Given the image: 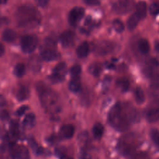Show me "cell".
Masks as SVG:
<instances>
[{
	"mask_svg": "<svg viewBox=\"0 0 159 159\" xmlns=\"http://www.w3.org/2000/svg\"><path fill=\"white\" fill-rule=\"evenodd\" d=\"M127 106H123L120 104H116L111 109L108 120L111 125L119 131L128 129L130 121L134 117V112H132Z\"/></svg>",
	"mask_w": 159,
	"mask_h": 159,
	"instance_id": "6da1fadb",
	"label": "cell"
},
{
	"mask_svg": "<svg viewBox=\"0 0 159 159\" xmlns=\"http://www.w3.org/2000/svg\"><path fill=\"white\" fill-rule=\"evenodd\" d=\"M6 103V100L4 96L0 94V107L4 106Z\"/></svg>",
	"mask_w": 159,
	"mask_h": 159,
	"instance_id": "8d00e7d4",
	"label": "cell"
},
{
	"mask_svg": "<svg viewBox=\"0 0 159 159\" xmlns=\"http://www.w3.org/2000/svg\"><path fill=\"white\" fill-rule=\"evenodd\" d=\"M29 109V107L26 105H23L22 106H20L17 111H16V115L17 116H21L22 115H23L26 111H27Z\"/></svg>",
	"mask_w": 159,
	"mask_h": 159,
	"instance_id": "1f68e13d",
	"label": "cell"
},
{
	"mask_svg": "<svg viewBox=\"0 0 159 159\" xmlns=\"http://www.w3.org/2000/svg\"><path fill=\"white\" fill-rule=\"evenodd\" d=\"M35 116L33 113H29L25 116L23 120V125L26 129H30L35 125Z\"/></svg>",
	"mask_w": 159,
	"mask_h": 159,
	"instance_id": "2e32d148",
	"label": "cell"
},
{
	"mask_svg": "<svg viewBox=\"0 0 159 159\" xmlns=\"http://www.w3.org/2000/svg\"><path fill=\"white\" fill-rule=\"evenodd\" d=\"M19 21L20 24H26L35 20L37 18L36 11L34 8L28 6H23L19 9Z\"/></svg>",
	"mask_w": 159,
	"mask_h": 159,
	"instance_id": "3957f363",
	"label": "cell"
},
{
	"mask_svg": "<svg viewBox=\"0 0 159 159\" xmlns=\"http://www.w3.org/2000/svg\"><path fill=\"white\" fill-rule=\"evenodd\" d=\"M139 50L143 54H147L150 50V45L147 39H142L138 42Z\"/></svg>",
	"mask_w": 159,
	"mask_h": 159,
	"instance_id": "ffe728a7",
	"label": "cell"
},
{
	"mask_svg": "<svg viewBox=\"0 0 159 159\" xmlns=\"http://www.w3.org/2000/svg\"><path fill=\"white\" fill-rule=\"evenodd\" d=\"M117 87L122 91H126L129 89L130 86L129 81L125 78H121L116 81Z\"/></svg>",
	"mask_w": 159,
	"mask_h": 159,
	"instance_id": "7402d4cb",
	"label": "cell"
},
{
	"mask_svg": "<svg viewBox=\"0 0 159 159\" xmlns=\"http://www.w3.org/2000/svg\"><path fill=\"white\" fill-rule=\"evenodd\" d=\"M81 72V66L79 65H75L71 68L70 73L73 77L79 76Z\"/></svg>",
	"mask_w": 159,
	"mask_h": 159,
	"instance_id": "f1b7e54d",
	"label": "cell"
},
{
	"mask_svg": "<svg viewBox=\"0 0 159 159\" xmlns=\"http://www.w3.org/2000/svg\"><path fill=\"white\" fill-rule=\"evenodd\" d=\"M45 42H46V45L48 46H50V47H54L55 45V43L53 42V40L51 39H47L45 40Z\"/></svg>",
	"mask_w": 159,
	"mask_h": 159,
	"instance_id": "e575fe53",
	"label": "cell"
},
{
	"mask_svg": "<svg viewBox=\"0 0 159 159\" xmlns=\"http://www.w3.org/2000/svg\"><path fill=\"white\" fill-rule=\"evenodd\" d=\"M155 50H156L157 52H159V42H158V41H156V42H155Z\"/></svg>",
	"mask_w": 159,
	"mask_h": 159,
	"instance_id": "ab89813d",
	"label": "cell"
},
{
	"mask_svg": "<svg viewBox=\"0 0 159 159\" xmlns=\"http://www.w3.org/2000/svg\"><path fill=\"white\" fill-rule=\"evenodd\" d=\"M28 142L32 149L34 151V152H35L37 154H41L42 153V148L38 146L37 142H35L34 138L30 137L28 140Z\"/></svg>",
	"mask_w": 159,
	"mask_h": 159,
	"instance_id": "484cf974",
	"label": "cell"
},
{
	"mask_svg": "<svg viewBox=\"0 0 159 159\" xmlns=\"http://www.w3.org/2000/svg\"><path fill=\"white\" fill-rule=\"evenodd\" d=\"M30 91L27 87L25 86H22L18 89L16 94V98L20 101H24L29 97Z\"/></svg>",
	"mask_w": 159,
	"mask_h": 159,
	"instance_id": "9a60e30c",
	"label": "cell"
},
{
	"mask_svg": "<svg viewBox=\"0 0 159 159\" xmlns=\"http://www.w3.org/2000/svg\"><path fill=\"white\" fill-rule=\"evenodd\" d=\"M60 39L62 45L65 47H68L73 42L74 35L72 32L66 30L61 34Z\"/></svg>",
	"mask_w": 159,
	"mask_h": 159,
	"instance_id": "30bf717a",
	"label": "cell"
},
{
	"mask_svg": "<svg viewBox=\"0 0 159 159\" xmlns=\"http://www.w3.org/2000/svg\"><path fill=\"white\" fill-rule=\"evenodd\" d=\"M147 119L150 122H155L159 120V101L154 102L148 109Z\"/></svg>",
	"mask_w": 159,
	"mask_h": 159,
	"instance_id": "9c48e42d",
	"label": "cell"
},
{
	"mask_svg": "<svg viewBox=\"0 0 159 159\" xmlns=\"http://www.w3.org/2000/svg\"><path fill=\"white\" fill-rule=\"evenodd\" d=\"M134 6V0H120L114 4L112 9L116 13L125 14L130 12Z\"/></svg>",
	"mask_w": 159,
	"mask_h": 159,
	"instance_id": "8992f818",
	"label": "cell"
},
{
	"mask_svg": "<svg viewBox=\"0 0 159 159\" xmlns=\"http://www.w3.org/2000/svg\"><path fill=\"white\" fill-rule=\"evenodd\" d=\"M104 132V127L101 123H96L93 127V134L95 138L100 139Z\"/></svg>",
	"mask_w": 159,
	"mask_h": 159,
	"instance_id": "44dd1931",
	"label": "cell"
},
{
	"mask_svg": "<svg viewBox=\"0 0 159 159\" xmlns=\"http://www.w3.org/2000/svg\"><path fill=\"white\" fill-rule=\"evenodd\" d=\"M84 10L81 7H75L72 9L68 14V22L71 25H75L83 17Z\"/></svg>",
	"mask_w": 159,
	"mask_h": 159,
	"instance_id": "ba28073f",
	"label": "cell"
},
{
	"mask_svg": "<svg viewBox=\"0 0 159 159\" xmlns=\"http://www.w3.org/2000/svg\"><path fill=\"white\" fill-rule=\"evenodd\" d=\"M42 58L45 61H53L58 58L59 53L51 48L45 49L41 53Z\"/></svg>",
	"mask_w": 159,
	"mask_h": 159,
	"instance_id": "8fae6325",
	"label": "cell"
},
{
	"mask_svg": "<svg viewBox=\"0 0 159 159\" xmlns=\"http://www.w3.org/2000/svg\"><path fill=\"white\" fill-rule=\"evenodd\" d=\"M149 11L151 14L152 15H157L159 14V3L154 2L151 4L149 7Z\"/></svg>",
	"mask_w": 159,
	"mask_h": 159,
	"instance_id": "f546056e",
	"label": "cell"
},
{
	"mask_svg": "<svg viewBox=\"0 0 159 159\" xmlns=\"http://www.w3.org/2000/svg\"><path fill=\"white\" fill-rule=\"evenodd\" d=\"M81 159H91V156L87 153H83L80 157Z\"/></svg>",
	"mask_w": 159,
	"mask_h": 159,
	"instance_id": "74e56055",
	"label": "cell"
},
{
	"mask_svg": "<svg viewBox=\"0 0 159 159\" xmlns=\"http://www.w3.org/2000/svg\"><path fill=\"white\" fill-rule=\"evenodd\" d=\"M4 51H5V49H4V45L1 43H0V57L3 55V54L4 53Z\"/></svg>",
	"mask_w": 159,
	"mask_h": 159,
	"instance_id": "f35d334b",
	"label": "cell"
},
{
	"mask_svg": "<svg viewBox=\"0 0 159 159\" xmlns=\"http://www.w3.org/2000/svg\"><path fill=\"white\" fill-rule=\"evenodd\" d=\"M17 37L16 32L12 29H6L2 33V39L7 42H12L15 40Z\"/></svg>",
	"mask_w": 159,
	"mask_h": 159,
	"instance_id": "e0dca14e",
	"label": "cell"
},
{
	"mask_svg": "<svg viewBox=\"0 0 159 159\" xmlns=\"http://www.w3.org/2000/svg\"><path fill=\"white\" fill-rule=\"evenodd\" d=\"M60 133L63 137L66 139H70L74 135L75 127L71 124L64 125L61 128Z\"/></svg>",
	"mask_w": 159,
	"mask_h": 159,
	"instance_id": "7c38bea8",
	"label": "cell"
},
{
	"mask_svg": "<svg viewBox=\"0 0 159 159\" xmlns=\"http://www.w3.org/2000/svg\"><path fill=\"white\" fill-rule=\"evenodd\" d=\"M10 155L12 159H30L29 152L27 147L17 143L11 145Z\"/></svg>",
	"mask_w": 159,
	"mask_h": 159,
	"instance_id": "277c9868",
	"label": "cell"
},
{
	"mask_svg": "<svg viewBox=\"0 0 159 159\" xmlns=\"http://www.w3.org/2000/svg\"><path fill=\"white\" fill-rule=\"evenodd\" d=\"M9 112H7V111L6 110H2L1 111H0V119L1 120H7L9 118Z\"/></svg>",
	"mask_w": 159,
	"mask_h": 159,
	"instance_id": "836d02e7",
	"label": "cell"
},
{
	"mask_svg": "<svg viewBox=\"0 0 159 159\" xmlns=\"http://www.w3.org/2000/svg\"><path fill=\"white\" fill-rule=\"evenodd\" d=\"M25 71V66L23 63H19L15 66L14 73L16 76L17 77L22 76L24 75Z\"/></svg>",
	"mask_w": 159,
	"mask_h": 159,
	"instance_id": "cb8c5ba5",
	"label": "cell"
},
{
	"mask_svg": "<svg viewBox=\"0 0 159 159\" xmlns=\"http://www.w3.org/2000/svg\"><path fill=\"white\" fill-rule=\"evenodd\" d=\"M140 19L139 18V17L137 15L136 13H134L133 14H132L128 19L127 22V28L132 30H134L137 25Z\"/></svg>",
	"mask_w": 159,
	"mask_h": 159,
	"instance_id": "ac0fdd59",
	"label": "cell"
},
{
	"mask_svg": "<svg viewBox=\"0 0 159 159\" xmlns=\"http://www.w3.org/2000/svg\"><path fill=\"white\" fill-rule=\"evenodd\" d=\"M138 140L133 134H127L121 137L118 143V149L124 155H129L137 148Z\"/></svg>",
	"mask_w": 159,
	"mask_h": 159,
	"instance_id": "7a4b0ae2",
	"label": "cell"
},
{
	"mask_svg": "<svg viewBox=\"0 0 159 159\" xmlns=\"http://www.w3.org/2000/svg\"><path fill=\"white\" fill-rule=\"evenodd\" d=\"M150 135L154 143L159 147V131L156 129H152L150 132Z\"/></svg>",
	"mask_w": 159,
	"mask_h": 159,
	"instance_id": "83f0119b",
	"label": "cell"
},
{
	"mask_svg": "<svg viewBox=\"0 0 159 159\" xmlns=\"http://www.w3.org/2000/svg\"><path fill=\"white\" fill-rule=\"evenodd\" d=\"M81 86V81L79 76L73 77V79L69 83V89L72 92H78Z\"/></svg>",
	"mask_w": 159,
	"mask_h": 159,
	"instance_id": "d6986e66",
	"label": "cell"
},
{
	"mask_svg": "<svg viewBox=\"0 0 159 159\" xmlns=\"http://www.w3.org/2000/svg\"><path fill=\"white\" fill-rule=\"evenodd\" d=\"M38 43V40L36 37L31 35H26L22 37L20 45L24 52L30 53L36 48Z\"/></svg>",
	"mask_w": 159,
	"mask_h": 159,
	"instance_id": "5b68a950",
	"label": "cell"
},
{
	"mask_svg": "<svg viewBox=\"0 0 159 159\" xmlns=\"http://www.w3.org/2000/svg\"><path fill=\"white\" fill-rule=\"evenodd\" d=\"M134 96H135V99L136 102L139 104H142L145 101L144 93L143 90L139 87H137L135 88L134 91Z\"/></svg>",
	"mask_w": 159,
	"mask_h": 159,
	"instance_id": "603a6c76",
	"label": "cell"
},
{
	"mask_svg": "<svg viewBox=\"0 0 159 159\" xmlns=\"http://www.w3.org/2000/svg\"><path fill=\"white\" fill-rule=\"evenodd\" d=\"M89 50V47L88 42H83L76 49L77 55L80 58H84L88 55Z\"/></svg>",
	"mask_w": 159,
	"mask_h": 159,
	"instance_id": "5bb4252c",
	"label": "cell"
},
{
	"mask_svg": "<svg viewBox=\"0 0 159 159\" xmlns=\"http://www.w3.org/2000/svg\"><path fill=\"white\" fill-rule=\"evenodd\" d=\"M83 1L89 6H99L100 4L99 0H83Z\"/></svg>",
	"mask_w": 159,
	"mask_h": 159,
	"instance_id": "d6a6232c",
	"label": "cell"
},
{
	"mask_svg": "<svg viewBox=\"0 0 159 159\" xmlns=\"http://www.w3.org/2000/svg\"><path fill=\"white\" fill-rule=\"evenodd\" d=\"M38 4L40 6H42V7H44L45 6L48 2V1L49 0H36Z\"/></svg>",
	"mask_w": 159,
	"mask_h": 159,
	"instance_id": "d590c367",
	"label": "cell"
},
{
	"mask_svg": "<svg viewBox=\"0 0 159 159\" xmlns=\"http://www.w3.org/2000/svg\"><path fill=\"white\" fill-rule=\"evenodd\" d=\"M130 159H150V158L147 153L142 152L134 155Z\"/></svg>",
	"mask_w": 159,
	"mask_h": 159,
	"instance_id": "4dcf8cb0",
	"label": "cell"
},
{
	"mask_svg": "<svg viewBox=\"0 0 159 159\" xmlns=\"http://www.w3.org/2000/svg\"><path fill=\"white\" fill-rule=\"evenodd\" d=\"M88 70H89V72L91 75L95 76H97L101 73V66L99 63H93L89 66Z\"/></svg>",
	"mask_w": 159,
	"mask_h": 159,
	"instance_id": "d4e9b609",
	"label": "cell"
},
{
	"mask_svg": "<svg viewBox=\"0 0 159 159\" xmlns=\"http://www.w3.org/2000/svg\"><path fill=\"white\" fill-rule=\"evenodd\" d=\"M147 4L145 1H139L136 4V12L135 13L139 17L140 19H143L147 15Z\"/></svg>",
	"mask_w": 159,
	"mask_h": 159,
	"instance_id": "4fadbf2b",
	"label": "cell"
},
{
	"mask_svg": "<svg viewBox=\"0 0 159 159\" xmlns=\"http://www.w3.org/2000/svg\"><path fill=\"white\" fill-rule=\"evenodd\" d=\"M7 0H0V4H4L6 2Z\"/></svg>",
	"mask_w": 159,
	"mask_h": 159,
	"instance_id": "60d3db41",
	"label": "cell"
},
{
	"mask_svg": "<svg viewBox=\"0 0 159 159\" xmlns=\"http://www.w3.org/2000/svg\"><path fill=\"white\" fill-rule=\"evenodd\" d=\"M112 26L114 30L119 33L123 32L124 30V25L119 19H115L112 22Z\"/></svg>",
	"mask_w": 159,
	"mask_h": 159,
	"instance_id": "4316f807",
	"label": "cell"
},
{
	"mask_svg": "<svg viewBox=\"0 0 159 159\" xmlns=\"http://www.w3.org/2000/svg\"><path fill=\"white\" fill-rule=\"evenodd\" d=\"M66 70V65L65 63L61 62L57 64L53 70V73L50 76V79L53 83H59L61 81L65 76Z\"/></svg>",
	"mask_w": 159,
	"mask_h": 159,
	"instance_id": "52a82bcc",
	"label": "cell"
},
{
	"mask_svg": "<svg viewBox=\"0 0 159 159\" xmlns=\"http://www.w3.org/2000/svg\"><path fill=\"white\" fill-rule=\"evenodd\" d=\"M62 159H73V158L70 157H63Z\"/></svg>",
	"mask_w": 159,
	"mask_h": 159,
	"instance_id": "b9f144b4",
	"label": "cell"
}]
</instances>
